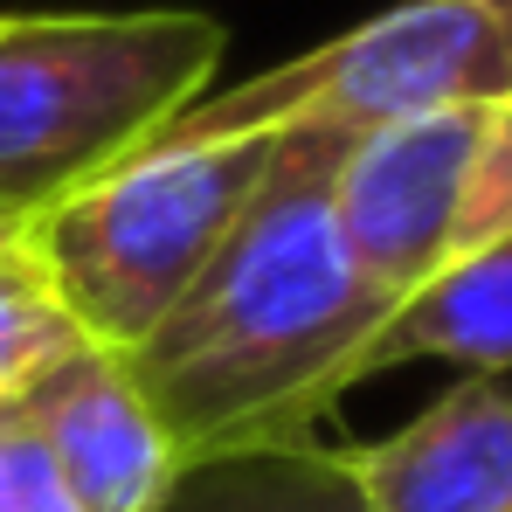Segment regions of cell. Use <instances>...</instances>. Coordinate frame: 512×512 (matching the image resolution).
Here are the masks:
<instances>
[{"label":"cell","mask_w":512,"mask_h":512,"mask_svg":"<svg viewBox=\"0 0 512 512\" xmlns=\"http://www.w3.org/2000/svg\"><path fill=\"white\" fill-rule=\"evenodd\" d=\"M506 90L512 56L485 0H402L250 84L194 97L139 153L222 146V139H298V132L367 139L381 125L471 104V97H506Z\"/></svg>","instance_id":"obj_4"},{"label":"cell","mask_w":512,"mask_h":512,"mask_svg":"<svg viewBox=\"0 0 512 512\" xmlns=\"http://www.w3.org/2000/svg\"><path fill=\"white\" fill-rule=\"evenodd\" d=\"M14 416L35 429L84 512H153L180 471L153 402L111 346H77L56 367H42L14 395Z\"/></svg>","instance_id":"obj_6"},{"label":"cell","mask_w":512,"mask_h":512,"mask_svg":"<svg viewBox=\"0 0 512 512\" xmlns=\"http://www.w3.org/2000/svg\"><path fill=\"white\" fill-rule=\"evenodd\" d=\"M409 360H450V367H471V374H512V243L429 277L409 298H395V312L340 367V395H353L360 381H374L388 367H409Z\"/></svg>","instance_id":"obj_8"},{"label":"cell","mask_w":512,"mask_h":512,"mask_svg":"<svg viewBox=\"0 0 512 512\" xmlns=\"http://www.w3.org/2000/svg\"><path fill=\"white\" fill-rule=\"evenodd\" d=\"M492 7V21H499V35H506V56H512V0H485Z\"/></svg>","instance_id":"obj_12"},{"label":"cell","mask_w":512,"mask_h":512,"mask_svg":"<svg viewBox=\"0 0 512 512\" xmlns=\"http://www.w3.org/2000/svg\"><path fill=\"white\" fill-rule=\"evenodd\" d=\"M367 512H512V388L464 374L381 443H333Z\"/></svg>","instance_id":"obj_7"},{"label":"cell","mask_w":512,"mask_h":512,"mask_svg":"<svg viewBox=\"0 0 512 512\" xmlns=\"http://www.w3.org/2000/svg\"><path fill=\"white\" fill-rule=\"evenodd\" d=\"M153 512H367V506L346 485L333 443H298V450L180 464Z\"/></svg>","instance_id":"obj_9"},{"label":"cell","mask_w":512,"mask_h":512,"mask_svg":"<svg viewBox=\"0 0 512 512\" xmlns=\"http://www.w3.org/2000/svg\"><path fill=\"white\" fill-rule=\"evenodd\" d=\"M14 229H21V215H7V208H0V236H14Z\"/></svg>","instance_id":"obj_13"},{"label":"cell","mask_w":512,"mask_h":512,"mask_svg":"<svg viewBox=\"0 0 512 512\" xmlns=\"http://www.w3.org/2000/svg\"><path fill=\"white\" fill-rule=\"evenodd\" d=\"M353 139L298 132L187 284V298L125 353L180 464L319 443L340 409V367L395 312L346 250L333 180Z\"/></svg>","instance_id":"obj_1"},{"label":"cell","mask_w":512,"mask_h":512,"mask_svg":"<svg viewBox=\"0 0 512 512\" xmlns=\"http://www.w3.org/2000/svg\"><path fill=\"white\" fill-rule=\"evenodd\" d=\"M7 28H14V7H0V35H7Z\"/></svg>","instance_id":"obj_14"},{"label":"cell","mask_w":512,"mask_h":512,"mask_svg":"<svg viewBox=\"0 0 512 512\" xmlns=\"http://www.w3.org/2000/svg\"><path fill=\"white\" fill-rule=\"evenodd\" d=\"M77 346H90L84 326L70 319V305L56 298V284L28 256L21 229L0 236V402H14L42 367H56Z\"/></svg>","instance_id":"obj_10"},{"label":"cell","mask_w":512,"mask_h":512,"mask_svg":"<svg viewBox=\"0 0 512 512\" xmlns=\"http://www.w3.org/2000/svg\"><path fill=\"white\" fill-rule=\"evenodd\" d=\"M270 160L277 139L153 146L21 215V243L90 346L132 353L208 270Z\"/></svg>","instance_id":"obj_3"},{"label":"cell","mask_w":512,"mask_h":512,"mask_svg":"<svg viewBox=\"0 0 512 512\" xmlns=\"http://www.w3.org/2000/svg\"><path fill=\"white\" fill-rule=\"evenodd\" d=\"M229 49L194 7L146 14H14L0 35V208L35 215L56 194L125 167L173 125Z\"/></svg>","instance_id":"obj_2"},{"label":"cell","mask_w":512,"mask_h":512,"mask_svg":"<svg viewBox=\"0 0 512 512\" xmlns=\"http://www.w3.org/2000/svg\"><path fill=\"white\" fill-rule=\"evenodd\" d=\"M0 512H84L14 402H0Z\"/></svg>","instance_id":"obj_11"},{"label":"cell","mask_w":512,"mask_h":512,"mask_svg":"<svg viewBox=\"0 0 512 512\" xmlns=\"http://www.w3.org/2000/svg\"><path fill=\"white\" fill-rule=\"evenodd\" d=\"M346 250L381 298L512 243V90L353 139L333 180Z\"/></svg>","instance_id":"obj_5"}]
</instances>
